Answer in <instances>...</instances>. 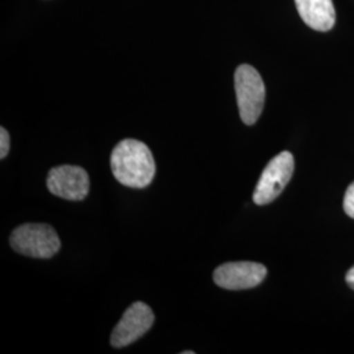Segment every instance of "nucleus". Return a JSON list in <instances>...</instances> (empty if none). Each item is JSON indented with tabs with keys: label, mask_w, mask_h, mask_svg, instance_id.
Returning a JSON list of instances; mask_svg holds the SVG:
<instances>
[{
	"label": "nucleus",
	"mask_w": 354,
	"mask_h": 354,
	"mask_svg": "<svg viewBox=\"0 0 354 354\" xmlns=\"http://www.w3.org/2000/svg\"><path fill=\"white\" fill-rule=\"evenodd\" d=\"M235 92L241 121L248 127L256 124L266 102V84L252 66L241 64L236 68Z\"/></svg>",
	"instance_id": "obj_2"
},
{
	"label": "nucleus",
	"mask_w": 354,
	"mask_h": 354,
	"mask_svg": "<svg viewBox=\"0 0 354 354\" xmlns=\"http://www.w3.org/2000/svg\"><path fill=\"white\" fill-rule=\"evenodd\" d=\"M111 168L118 183L142 189L155 176V160L147 145L137 140H121L111 155Z\"/></svg>",
	"instance_id": "obj_1"
},
{
	"label": "nucleus",
	"mask_w": 354,
	"mask_h": 354,
	"mask_svg": "<svg viewBox=\"0 0 354 354\" xmlns=\"http://www.w3.org/2000/svg\"><path fill=\"white\" fill-rule=\"evenodd\" d=\"M153 313L143 302L131 304L115 326L111 336L114 348H124L140 339L153 324Z\"/></svg>",
	"instance_id": "obj_7"
},
{
	"label": "nucleus",
	"mask_w": 354,
	"mask_h": 354,
	"mask_svg": "<svg viewBox=\"0 0 354 354\" xmlns=\"http://www.w3.org/2000/svg\"><path fill=\"white\" fill-rule=\"evenodd\" d=\"M10 147H11L10 134L4 127H1L0 129V158L1 159H4L8 155Z\"/></svg>",
	"instance_id": "obj_10"
},
{
	"label": "nucleus",
	"mask_w": 354,
	"mask_h": 354,
	"mask_svg": "<svg viewBox=\"0 0 354 354\" xmlns=\"http://www.w3.org/2000/svg\"><path fill=\"white\" fill-rule=\"evenodd\" d=\"M10 243L16 252L35 259H50L61 250L57 231L44 223H26L15 228Z\"/></svg>",
	"instance_id": "obj_3"
},
{
	"label": "nucleus",
	"mask_w": 354,
	"mask_h": 354,
	"mask_svg": "<svg viewBox=\"0 0 354 354\" xmlns=\"http://www.w3.org/2000/svg\"><path fill=\"white\" fill-rule=\"evenodd\" d=\"M344 210L345 213L354 219V181L346 189L344 197Z\"/></svg>",
	"instance_id": "obj_9"
},
{
	"label": "nucleus",
	"mask_w": 354,
	"mask_h": 354,
	"mask_svg": "<svg viewBox=\"0 0 354 354\" xmlns=\"http://www.w3.org/2000/svg\"><path fill=\"white\" fill-rule=\"evenodd\" d=\"M345 281H346V283L349 285V288H352L354 290V266L346 273Z\"/></svg>",
	"instance_id": "obj_11"
},
{
	"label": "nucleus",
	"mask_w": 354,
	"mask_h": 354,
	"mask_svg": "<svg viewBox=\"0 0 354 354\" xmlns=\"http://www.w3.org/2000/svg\"><path fill=\"white\" fill-rule=\"evenodd\" d=\"M46 185L57 197L68 201H83L89 192L88 174L82 167L59 165L49 172Z\"/></svg>",
	"instance_id": "obj_5"
},
{
	"label": "nucleus",
	"mask_w": 354,
	"mask_h": 354,
	"mask_svg": "<svg viewBox=\"0 0 354 354\" xmlns=\"http://www.w3.org/2000/svg\"><path fill=\"white\" fill-rule=\"evenodd\" d=\"M268 274L266 266L252 261L226 263L215 269V283L227 290H245L260 285Z\"/></svg>",
	"instance_id": "obj_6"
},
{
	"label": "nucleus",
	"mask_w": 354,
	"mask_h": 354,
	"mask_svg": "<svg viewBox=\"0 0 354 354\" xmlns=\"http://www.w3.org/2000/svg\"><path fill=\"white\" fill-rule=\"evenodd\" d=\"M294 172V156L283 151L274 156L263 171L253 192V203L266 205L273 203L289 184Z\"/></svg>",
	"instance_id": "obj_4"
},
{
	"label": "nucleus",
	"mask_w": 354,
	"mask_h": 354,
	"mask_svg": "<svg viewBox=\"0 0 354 354\" xmlns=\"http://www.w3.org/2000/svg\"><path fill=\"white\" fill-rule=\"evenodd\" d=\"M299 16L310 28L327 32L335 26L336 13L332 0H295Z\"/></svg>",
	"instance_id": "obj_8"
}]
</instances>
